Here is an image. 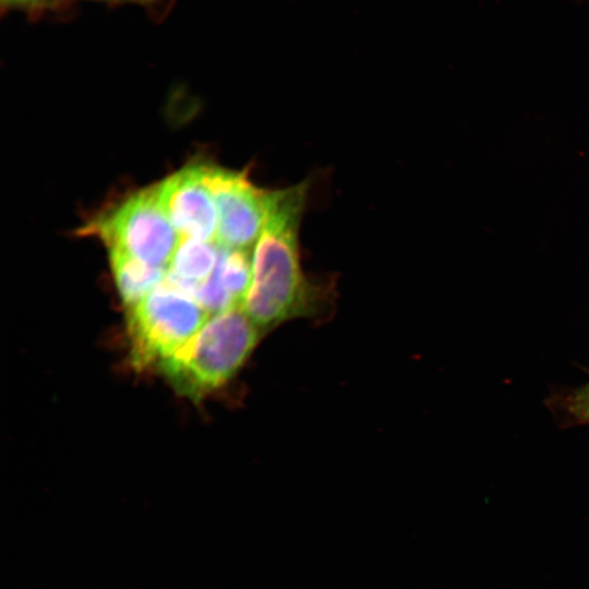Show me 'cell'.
<instances>
[{"mask_svg":"<svg viewBox=\"0 0 589 589\" xmlns=\"http://www.w3.org/2000/svg\"><path fill=\"white\" fill-rule=\"evenodd\" d=\"M306 183L269 191L263 230L254 244L249 289L241 308L263 332L317 313L318 292L305 277L298 232Z\"/></svg>","mask_w":589,"mask_h":589,"instance_id":"1","label":"cell"},{"mask_svg":"<svg viewBox=\"0 0 589 589\" xmlns=\"http://www.w3.org/2000/svg\"><path fill=\"white\" fill-rule=\"evenodd\" d=\"M262 333L241 306L228 309L214 314L159 370L181 394L202 397L239 371Z\"/></svg>","mask_w":589,"mask_h":589,"instance_id":"2","label":"cell"},{"mask_svg":"<svg viewBox=\"0 0 589 589\" xmlns=\"http://www.w3.org/2000/svg\"><path fill=\"white\" fill-rule=\"evenodd\" d=\"M128 311L131 359L137 369H159L193 339L208 316L195 299L167 280Z\"/></svg>","mask_w":589,"mask_h":589,"instance_id":"3","label":"cell"},{"mask_svg":"<svg viewBox=\"0 0 589 589\" xmlns=\"http://www.w3.org/2000/svg\"><path fill=\"white\" fill-rule=\"evenodd\" d=\"M118 251L146 264L170 267L181 237L159 201L156 187L139 191L96 217L85 229Z\"/></svg>","mask_w":589,"mask_h":589,"instance_id":"4","label":"cell"},{"mask_svg":"<svg viewBox=\"0 0 589 589\" xmlns=\"http://www.w3.org/2000/svg\"><path fill=\"white\" fill-rule=\"evenodd\" d=\"M201 165L217 209L216 243L248 250L263 230L269 191L255 187L244 171Z\"/></svg>","mask_w":589,"mask_h":589,"instance_id":"5","label":"cell"},{"mask_svg":"<svg viewBox=\"0 0 589 589\" xmlns=\"http://www.w3.org/2000/svg\"><path fill=\"white\" fill-rule=\"evenodd\" d=\"M156 189L163 208L181 239L216 242L217 209L201 164L173 173Z\"/></svg>","mask_w":589,"mask_h":589,"instance_id":"6","label":"cell"},{"mask_svg":"<svg viewBox=\"0 0 589 589\" xmlns=\"http://www.w3.org/2000/svg\"><path fill=\"white\" fill-rule=\"evenodd\" d=\"M110 261L116 284L128 308L164 283L170 268L153 266L118 251H110Z\"/></svg>","mask_w":589,"mask_h":589,"instance_id":"7","label":"cell"},{"mask_svg":"<svg viewBox=\"0 0 589 589\" xmlns=\"http://www.w3.org/2000/svg\"><path fill=\"white\" fill-rule=\"evenodd\" d=\"M217 257L216 242L181 239L169 272L179 278L202 283L212 275Z\"/></svg>","mask_w":589,"mask_h":589,"instance_id":"8","label":"cell"},{"mask_svg":"<svg viewBox=\"0 0 589 589\" xmlns=\"http://www.w3.org/2000/svg\"><path fill=\"white\" fill-rule=\"evenodd\" d=\"M214 272L227 291L241 305L251 283L252 260L248 250L218 245Z\"/></svg>","mask_w":589,"mask_h":589,"instance_id":"9","label":"cell"},{"mask_svg":"<svg viewBox=\"0 0 589 589\" xmlns=\"http://www.w3.org/2000/svg\"><path fill=\"white\" fill-rule=\"evenodd\" d=\"M564 406L578 422L589 424V382L568 395Z\"/></svg>","mask_w":589,"mask_h":589,"instance_id":"10","label":"cell"},{"mask_svg":"<svg viewBox=\"0 0 589 589\" xmlns=\"http://www.w3.org/2000/svg\"><path fill=\"white\" fill-rule=\"evenodd\" d=\"M2 1L7 3H11V4H20V3L33 2L36 0H2Z\"/></svg>","mask_w":589,"mask_h":589,"instance_id":"11","label":"cell"},{"mask_svg":"<svg viewBox=\"0 0 589 589\" xmlns=\"http://www.w3.org/2000/svg\"><path fill=\"white\" fill-rule=\"evenodd\" d=\"M122 1L149 2V1H152V0H122Z\"/></svg>","mask_w":589,"mask_h":589,"instance_id":"12","label":"cell"}]
</instances>
